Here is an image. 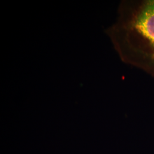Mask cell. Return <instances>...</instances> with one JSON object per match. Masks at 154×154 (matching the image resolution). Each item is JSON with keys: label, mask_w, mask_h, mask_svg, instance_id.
Here are the masks:
<instances>
[{"label": "cell", "mask_w": 154, "mask_h": 154, "mask_svg": "<svg viewBox=\"0 0 154 154\" xmlns=\"http://www.w3.org/2000/svg\"><path fill=\"white\" fill-rule=\"evenodd\" d=\"M105 32L123 62L154 78V0H124Z\"/></svg>", "instance_id": "obj_1"}]
</instances>
